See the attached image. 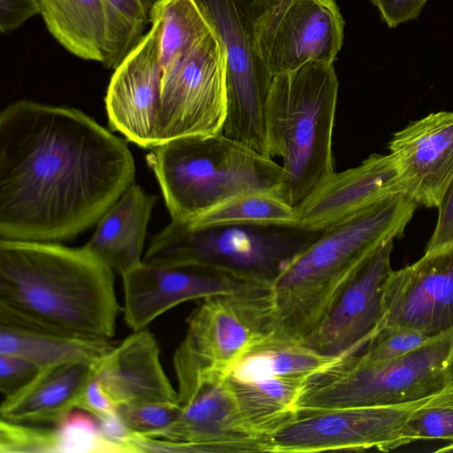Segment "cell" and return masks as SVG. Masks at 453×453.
<instances>
[{
  "label": "cell",
  "mask_w": 453,
  "mask_h": 453,
  "mask_svg": "<svg viewBox=\"0 0 453 453\" xmlns=\"http://www.w3.org/2000/svg\"><path fill=\"white\" fill-rule=\"evenodd\" d=\"M126 142L80 110L19 100L0 113V237L60 242L134 183Z\"/></svg>",
  "instance_id": "obj_1"
},
{
  "label": "cell",
  "mask_w": 453,
  "mask_h": 453,
  "mask_svg": "<svg viewBox=\"0 0 453 453\" xmlns=\"http://www.w3.org/2000/svg\"><path fill=\"white\" fill-rule=\"evenodd\" d=\"M120 307L114 271L83 246L0 241V325L111 340Z\"/></svg>",
  "instance_id": "obj_2"
},
{
  "label": "cell",
  "mask_w": 453,
  "mask_h": 453,
  "mask_svg": "<svg viewBox=\"0 0 453 453\" xmlns=\"http://www.w3.org/2000/svg\"><path fill=\"white\" fill-rule=\"evenodd\" d=\"M338 87L334 63L311 62L273 76L265 109L267 151L283 160L280 196L295 209L334 173Z\"/></svg>",
  "instance_id": "obj_3"
},
{
  "label": "cell",
  "mask_w": 453,
  "mask_h": 453,
  "mask_svg": "<svg viewBox=\"0 0 453 453\" xmlns=\"http://www.w3.org/2000/svg\"><path fill=\"white\" fill-rule=\"evenodd\" d=\"M147 161L172 220L190 222L215 206L249 192L280 196L282 166L223 132L180 137L151 149ZM281 197V196H280Z\"/></svg>",
  "instance_id": "obj_4"
},
{
  "label": "cell",
  "mask_w": 453,
  "mask_h": 453,
  "mask_svg": "<svg viewBox=\"0 0 453 453\" xmlns=\"http://www.w3.org/2000/svg\"><path fill=\"white\" fill-rule=\"evenodd\" d=\"M325 228L297 222H238L195 226L171 220L152 236L142 262L206 267L270 288L288 265Z\"/></svg>",
  "instance_id": "obj_5"
},
{
  "label": "cell",
  "mask_w": 453,
  "mask_h": 453,
  "mask_svg": "<svg viewBox=\"0 0 453 453\" xmlns=\"http://www.w3.org/2000/svg\"><path fill=\"white\" fill-rule=\"evenodd\" d=\"M453 329L402 357L368 362L340 357L309 375L297 411L352 406L395 405L421 400L451 386L448 366Z\"/></svg>",
  "instance_id": "obj_6"
},
{
  "label": "cell",
  "mask_w": 453,
  "mask_h": 453,
  "mask_svg": "<svg viewBox=\"0 0 453 453\" xmlns=\"http://www.w3.org/2000/svg\"><path fill=\"white\" fill-rule=\"evenodd\" d=\"M418 206L395 194L329 225L288 265L282 283L303 307L329 310L361 262L382 242L403 234Z\"/></svg>",
  "instance_id": "obj_7"
},
{
  "label": "cell",
  "mask_w": 453,
  "mask_h": 453,
  "mask_svg": "<svg viewBox=\"0 0 453 453\" xmlns=\"http://www.w3.org/2000/svg\"><path fill=\"white\" fill-rule=\"evenodd\" d=\"M179 418L150 434L147 453L268 452L244 418L229 372L198 359L181 342L173 354Z\"/></svg>",
  "instance_id": "obj_8"
},
{
  "label": "cell",
  "mask_w": 453,
  "mask_h": 453,
  "mask_svg": "<svg viewBox=\"0 0 453 453\" xmlns=\"http://www.w3.org/2000/svg\"><path fill=\"white\" fill-rule=\"evenodd\" d=\"M270 0H194L223 54L226 116L223 134L269 157L265 109L273 76L257 48L256 21Z\"/></svg>",
  "instance_id": "obj_9"
},
{
  "label": "cell",
  "mask_w": 453,
  "mask_h": 453,
  "mask_svg": "<svg viewBox=\"0 0 453 453\" xmlns=\"http://www.w3.org/2000/svg\"><path fill=\"white\" fill-rule=\"evenodd\" d=\"M453 395V385L418 401L297 411L271 436L270 453L380 451L410 444L408 424L420 409Z\"/></svg>",
  "instance_id": "obj_10"
},
{
  "label": "cell",
  "mask_w": 453,
  "mask_h": 453,
  "mask_svg": "<svg viewBox=\"0 0 453 453\" xmlns=\"http://www.w3.org/2000/svg\"><path fill=\"white\" fill-rule=\"evenodd\" d=\"M225 116L224 58L211 31L181 59L162 71L158 144L221 132Z\"/></svg>",
  "instance_id": "obj_11"
},
{
  "label": "cell",
  "mask_w": 453,
  "mask_h": 453,
  "mask_svg": "<svg viewBox=\"0 0 453 453\" xmlns=\"http://www.w3.org/2000/svg\"><path fill=\"white\" fill-rule=\"evenodd\" d=\"M344 19L335 0H270L256 21L259 56L273 76L311 63H334Z\"/></svg>",
  "instance_id": "obj_12"
},
{
  "label": "cell",
  "mask_w": 453,
  "mask_h": 453,
  "mask_svg": "<svg viewBox=\"0 0 453 453\" xmlns=\"http://www.w3.org/2000/svg\"><path fill=\"white\" fill-rule=\"evenodd\" d=\"M269 289L250 284L203 299L187 319L181 343L204 364L229 372L273 336Z\"/></svg>",
  "instance_id": "obj_13"
},
{
  "label": "cell",
  "mask_w": 453,
  "mask_h": 453,
  "mask_svg": "<svg viewBox=\"0 0 453 453\" xmlns=\"http://www.w3.org/2000/svg\"><path fill=\"white\" fill-rule=\"evenodd\" d=\"M394 239L376 247L357 266L339 297L303 344L329 357L360 353L380 329L386 283L394 271Z\"/></svg>",
  "instance_id": "obj_14"
},
{
  "label": "cell",
  "mask_w": 453,
  "mask_h": 453,
  "mask_svg": "<svg viewBox=\"0 0 453 453\" xmlns=\"http://www.w3.org/2000/svg\"><path fill=\"white\" fill-rule=\"evenodd\" d=\"M151 27L114 69L105 96L109 126L136 145H158L162 65L161 22L150 15Z\"/></svg>",
  "instance_id": "obj_15"
},
{
  "label": "cell",
  "mask_w": 453,
  "mask_h": 453,
  "mask_svg": "<svg viewBox=\"0 0 453 453\" xmlns=\"http://www.w3.org/2000/svg\"><path fill=\"white\" fill-rule=\"evenodd\" d=\"M383 306L381 327L407 326L430 337L452 330L453 242L394 270L385 286Z\"/></svg>",
  "instance_id": "obj_16"
},
{
  "label": "cell",
  "mask_w": 453,
  "mask_h": 453,
  "mask_svg": "<svg viewBox=\"0 0 453 453\" xmlns=\"http://www.w3.org/2000/svg\"><path fill=\"white\" fill-rule=\"evenodd\" d=\"M121 278L124 321L134 332L145 329L159 316L184 302L231 293L250 285L192 265L142 262Z\"/></svg>",
  "instance_id": "obj_17"
},
{
  "label": "cell",
  "mask_w": 453,
  "mask_h": 453,
  "mask_svg": "<svg viewBox=\"0 0 453 453\" xmlns=\"http://www.w3.org/2000/svg\"><path fill=\"white\" fill-rule=\"evenodd\" d=\"M402 192L418 205H440L453 180V111L411 122L388 143Z\"/></svg>",
  "instance_id": "obj_18"
},
{
  "label": "cell",
  "mask_w": 453,
  "mask_h": 453,
  "mask_svg": "<svg viewBox=\"0 0 453 453\" xmlns=\"http://www.w3.org/2000/svg\"><path fill=\"white\" fill-rule=\"evenodd\" d=\"M401 193L392 156L372 154L356 167L334 172L295 209L296 222L309 228H325L359 210Z\"/></svg>",
  "instance_id": "obj_19"
},
{
  "label": "cell",
  "mask_w": 453,
  "mask_h": 453,
  "mask_svg": "<svg viewBox=\"0 0 453 453\" xmlns=\"http://www.w3.org/2000/svg\"><path fill=\"white\" fill-rule=\"evenodd\" d=\"M96 374L116 407L129 403L174 402L177 390L160 360L154 334L135 331L96 360Z\"/></svg>",
  "instance_id": "obj_20"
},
{
  "label": "cell",
  "mask_w": 453,
  "mask_h": 453,
  "mask_svg": "<svg viewBox=\"0 0 453 453\" xmlns=\"http://www.w3.org/2000/svg\"><path fill=\"white\" fill-rule=\"evenodd\" d=\"M96 362L70 361L41 368L22 388L4 397L0 419L27 425L58 424L76 410L79 395L96 374Z\"/></svg>",
  "instance_id": "obj_21"
},
{
  "label": "cell",
  "mask_w": 453,
  "mask_h": 453,
  "mask_svg": "<svg viewBox=\"0 0 453 453\" xmlns=\"http://www.w3.org/2000/svg\"><path fill=\"white\" fill-rule=\"evenodd\" d=\"M156 197L130 185L101 217L83 245L115 273L123 276L142 263V250Z\"/></svg>",
  "instance_id": "obj_22"
},
{
  "label": "cell",
  "mask_w": 453,
  "mask_h": 453,
  "mask_svg": "<svg viewBox=\"0 0 453 453\" xmlns=\"http://www.w3.org/2000/svg\"><path fill=\"white\" fill-rule=\"evenodd\" d=\"M53 37L74 56L104 62L106 15L104 0H38Z\"/></svg>",
  "instance_id": "obj_23"
},
{
  "label": "cell",
  "mask_w": 453,
  "mask_h": 453,
  "mask_svg": "<svg viewBox=\"0 0 453 453\" xmlns=\"http://www.w3.org/2000/svg\"><path fill=\"white\" fill-rule=\"evenodd\" d=\"M310 374L256 380H239L229 375L244 418L268 442V452L271 436L296 414V404Z\"/></svg>",
  "instance_id": "obj_24"
},
{
  "label": "cell",
  "mask_w": 453,
  "mask_h": 453,
  "mask_svg": "<svg viewBox=\"0 0 453 453\" xmlns=\"http://www.w3.org/2000/svg\"><path fill=\"white\" fill-rule=\"evenodd\" d=\"M114 346L110 340H87L0 325V355L25 358L39 367L70 362H95Z\"/></svg>",
  "instance_id": "obj_25"
},
{
  "label": "cell",
  "mask_w": 453,
  "mask_h": 453,
  "mask_svg": "<svg viewBox=\"0 0 453 453\" xmlns=\"http://www.w3.org/2000/svg\"><path fill=\"white\" fill-rule=\"evenodd\" d=\"M338 357L322 355L303 343L266 342L240 359L229 375L239 380H256L310 374Z\"/></svg>",
  "instance_id": "obj_26"
},
{
  "label": "cell",
  "mask_w": 453,
  "mask_h": 453,
  "mask_svg": "<svg viewBox=\"0 0 453 453\" xmlns=\"http://www.w3.org/2000/svg\"><path fill=\"white\" fill-rule=\"evenodd\" d=\"M150 15L161 22L162 71L169 69L211 32L194 0L156 2Z\"/></svg>",
  "instance_id": "obj_27"
},
{
  "label": "cell",
  "mask_w": 453,
  "mask_h": 453,
  "mask_svg": "<svg viewBox=\"0 0 453 453\" xmlns=\"http://www.w3.org/2000/svg\"><path fill=\"white\" fill-rule=\"evenodd\" d=\"M106 46L102 63L115 69L135 47L150 22L152 0H104Z\"/></svg>",
  "instance_id": "obj_28"
},
{
  "label": "cell",
  "mask_w": 453,
  "mask_h": 453,
  "mask_svg": "<svg viewBox=\"0 0 453 453\" xmlns=\"http://www.w3.org/2000/svg\"><path fill=\"white\" fill-rule=\"evenodd\" d=\"M238 222H296V210L270 192H249L215 206L190 222L203 226Z\"/></svg>",
  "instance_id": "obj_29"
},
{
  "label": "cell",
  "mask_w": 453,
  "mask_h": 453,
  "mask_svg": "<svg viewBox=\"0 0 453 453\" xmlns=\"http://www.w3.org/2000/svg\"><path fill=\"white\" fill-rule=\"evenodd\" d=\"M53 426L56 453H127L103 434L97 419L86 411L74 410Z\"/></svg>",
  "instance_id": "obj_30"
},
{
  "label": "cell",
  "mask_w": 453,
  "mask_h": 453,
  "mask_svg": "<svg viewBox=\"0 0 453 453\" xmlns=\"http://www.w3.org/2000/svg\"><path fill=\"white\" fill-rule=\"evenodd\" d=\"M434 338L407 326H387L381 327L357 355L368 362L387 361L414 351Z\"/></svg>",
  "instance_id": "obj_31"
},
{
  "label": "cell",
  "mask_w": 453,
  "mask_h": 453,
  "mask_svg": "<svg viewBox=\"0 0 453 453\" xmlns=\"http://www.w3.org/2000/svg\"><path fill=\"white\" fill-rule=\"evenodd\" d=\"M410 443L422 440H441L451 443L437 451H453V395L418 411L407 431Z\"/></svg>",
  "instance_id": "obj_32"
},
{
  "label": "cell",
  "mask_w": 453,
  "mask_h": 453,
  "mask_svg": "<svg viewBox=\"0 0 453 453\" xmlns=\"http://www.w3.org/2000/svg\"><path fill=\"white\" fill-rule=\"evenodd\" d=\"M117 413L134 431L150 434L173 424L180 414V406L174 402H150L123 404Z\"/></svg>",
  "instance_id": "obj_33"
},
{
  "label": "cell",
  "mask_w": 453,
  "mask_h": 453,
  "mask_svg": "<svg viewBox=\"0 0 453 453\" xmlns=\"http://www.w3.org/2000/svg\"><path fill=\"white\" fill-rule=\"evenodd\" d=\"M41 370L35 364L16 356L0 355V392L7 397L27 385Z\"/></svg>",
  "instance_id": "obj_34"
},
{
  "label": "cell",
  "mask_w": 453,
  "mask_h": 453,
  "mask_svg": "<svg viewBox=\"0 0 453 453\" xmlns=\"http://www.w3.org/2000/svg\"><path fill=\"white\" fill-rule=\"evenodd\" d=\"M76 410L86 411L96 419L117 413V407L104 390L96 374L88 380L79 395Z\"/></svg>",
  "instance_id": "obj_35"
},
{
  "label": "cell",
  "mask_w": 453,
  "mask_h": 453,
  "mask_svg": "<svg viewBox=\"0 0 453 453\" xmlns=\"http://www.w3.org/2000/svg\"><path fill=\"white\" fill-rule=\"evenodd\" d=\"M388 27L417 19L427 0H371Z\"/></svg>",
  "instance_id": "obj_36"
},
{
  "label": "cell",
  "mask_w": 453,
  "mask_h": 453,
  "mask_svg": "<svg viewBox=\"0 0 453 453\" xmlns=\"http://www.w3.org/2000/svg\"><path fill=\"white\" fill-rule=\"evenodd\" d=\"M438 209L436 226L425 252L439 250L453 242V180L445 192Z\"/></svg>",
  "instance_id": "obj_37"
},
{
  "label": "cell",
  "mask_w": 453,
  "mask_h": 453,
  "mask_svg": "<svg viewBox=\"0 0 453 453\" xmlns=\"http://www.w3.org/2000/svg\"><path fill=\"white\" fill-rule=\"evenodd\" d=\"M40 13L38 0H0V30L12 32Z\"/></svg>",
  "instance_id": "obj_38"
},
{
  "label": "cell",
  "mask_w": 453,
  "mask_h": 453,
  "mask_svg": "<svg viewBox=\"0 0 453 453\" xmlns=\"http://www.w3.org/2000/svg\"><path fill=\"white\" fill-rule=\"evenodd\" d=\"M448 379L450 385H453V355L448 366Z\"/></svg>",
  "instance_id": "obj_39"
},
{
  "label": "cell",
  "mask_w": 453,
  "mask_h": 453,
  "mask_svg": "<svg viewBox=\"0 0 453 453\" xmlns=\"http://www.w3.org/2000/svg\"><path fill=\"white\" fill-rule=\"evenodd\" d=\"M154 3L156 2H159V1H164V0H152Z\"/></svg>",
  "instance_id": "obj_40"
}]
</instances>
